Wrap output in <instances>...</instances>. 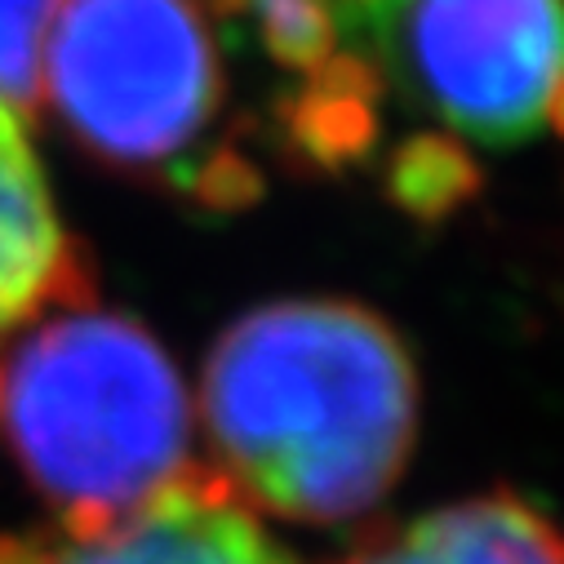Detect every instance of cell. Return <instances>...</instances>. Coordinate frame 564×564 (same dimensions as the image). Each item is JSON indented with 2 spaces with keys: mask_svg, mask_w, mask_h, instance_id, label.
I'll list each match as a JSON object with an SVG mask.
<instances>
[{
  "mask_svg": "<svg viewBox=\"0 0 564 564\" xmlns=\"http://www.w3.org/2000/svg\"><path fill=\"white\" fill-rule=\"evenodd\" d=\"M218 471L249 511L299 524L365 516L400 480L417 382L400 334L343 299L240 316L200 382Z\"/></svg>",
  "mask_w": 564,
  "mask_h": 564,
  "instance_id": "1",
  "label": "cell"
},
{
  "mask_svg": "<svg viewBox=\"0 0 564 564\" xmlns=\"http://www.w3.org/2000/svg\"><path fill=\"white\" fill-rule=\"evenodd\" d=\"M0 427L67 538L111 529L192 467L183 378L116 312L72 307L23 338L0 365Z\"/></svg>",
  "mask_w": 564,
  "mask_h": 564,
  "instance_id": "2",
  "label": "cell"
},
{
  "mask_svg": "<svg viewBox=\"0 0 564 564\" xmlns=\"http://www.w3.org/2000/svg\"><path fill=\"white\" fill-rule=\"evenodd\" d=\"M45 63L67 138L129 178L174 174L223 102L218 54L192 0H67Z\"/></svg>",
  "mask_w": 564,
  "mask_h": 564,
  "instance_id": "3",
  "label": "cell"
},
{
  "mask_svg": "<svg viewBox=\"0 0 564 564\" xmlns=\"http://www.w3.org/2000/svg\"><path fill=\"white\" fill-rule=\"evenodd\" d=\"M334 23L373 50L404 102L485 148L542 129L564 76V0H338Z\"/></svg>",
  "mask_w": 564,
  "mask_h": 564,
  "instance_id": "4",
  "label": "cell"
},
{
  "mask_svg": "<svg viewBox=\"0 0 564 564\" xmlns=\"http://www.w3.org/2000/svg\"><path fill=\"white\" fill-rule=\"evenodd\" d=\"M0 564H299L271 542L214 463H192L161 498L94 538L0 533Z\"/></svg>",
  "mask_w": 564,
  "mask_h": 564,
  "instance_id": "5",
  "label": "cell"
},
{
  "mask_svg": "<svg viewBox=\"0 0 564 564\" xmlns=\"http://www.w3.org/2000/svg\"><path fill=\"white\" fill-rule=\"evenodd\" d=\"M72 307H94L89 253L54 218L28 124L0 107V338Z\"/></svg>",
  "mask_w": 564,
  "mask_h": 564,
  "instance_id": "6",
  "label": "cell"
},
{
  "mask_svg": "<svg viewBox=\"0 0 564 564\" xmlns=\"http://www.w3.org/2000/svg\"><path fill=\"white\" fill-rule=\"evenodd\" d=\"M343 564H564V533L516 494H489L378 533Z\"/></svg>",
  "mask_w": 564,
  "mask_h": 564,
  "instance_id": "7",
  "label": "cell"
},
{
  "mask_svg": "<svg viewBox=\"0 0 564 564\" xmlns=\"http://www.w3.org/2000/svg\"><path fill=\"white\" fill-rule=\"evenodd\" d=\"M275 129L280 148L290 152L294 165L316 174H347L360 170L378 152V102L321 94L307 80L275 102Z\"/></svg>",
  "mask_w": 564,
  "mask_h": 564,
  "instance_id": "8",
  "label": "cell"
},
{
  "mask_svg": "<svg viewBox=\"0 0 564 564\" xmlns=\"http://www.w3.org/2000/svg\"><path fill=\"white\" fill-rule=\"evenodd\" d=\"M382 192L413 223L436 227L485 192V174L454 133H409L382 165Z\"/></svg>",
  "mask_w": 564,
  "mask_h": 564,
  "instance_id": "9",
  "label": "cell"
},
{
  "mask_svg": "<svg viewBox=\"0 0 564 564\" xmlns=\"http://www.w3.org/2000/svg\"><path fill=\"white\" fill-rule=\"evenodd\" d=\"M209 10L231 28V41L249 28L271 63L294 72L321 67L338 41L329 0H209Z\"/></svg>",
  "mask_w": 564,
  "mask_h": 564,
  "instance_id": "10",
  "label": "cell"
},
{
  "mask_svg": "<svg viewBox=\"0 0 564 564\" xmlns=\"http://www.w3.org/2000/svg\"><path fill=\"white\" fill-rule=\"evenodd\" d=\"M67 0H0V107L23 124L45 98V36Z\"/></svg>",
  "mask_w": 564,
  "mask_h": 564,
  "instance_id": "11",
  "label": "cell"
},
{
  "mask_svg": "<svg viewBox=\"0 0 564 564\" xmlns=\"http://www.w3.org/2000/svg\"><path fill=\"white\" fill-rule=\"evenodd\" d=\"M170 183L178 192H187L205 214H240V209H253L267 196L262 170L236 148H214L200 161L178 165L170 174Z\"/></svg>",
  "mask_w": 564,
  "mask_h": 564,
  "instance_id": "12",
  "label": "cell"
},
{
  "mask_svg": "<svg viewBox=\"0 0 564 564\" xmlns=\"http://www.w3.org/2000/svg\"><path fill=\"white\" fill-rule=\"evenodd\" d=\"M542 124H551L560 138H564V76L555 80L551 98H546V111H542Z\"/></svg>",
  "mask_w": 564,
  "mask_h": 564,
  "instance_id": "13",
  "label": "cell"
},
{
  "mask_svg": "<svg viewBox=\"0 0 564 564\" xmlns=\"http://www.w3.org/2000/svg\"><path fill=\"white\" fill-rule=\"evenodd\" d=\"M329 6H338V0H329Z\"/></svg>",
  "mask_w": 564,
  "mask_h": 564,
  "instance_id": "14",
  "label": "cell"
}]
</instances>
